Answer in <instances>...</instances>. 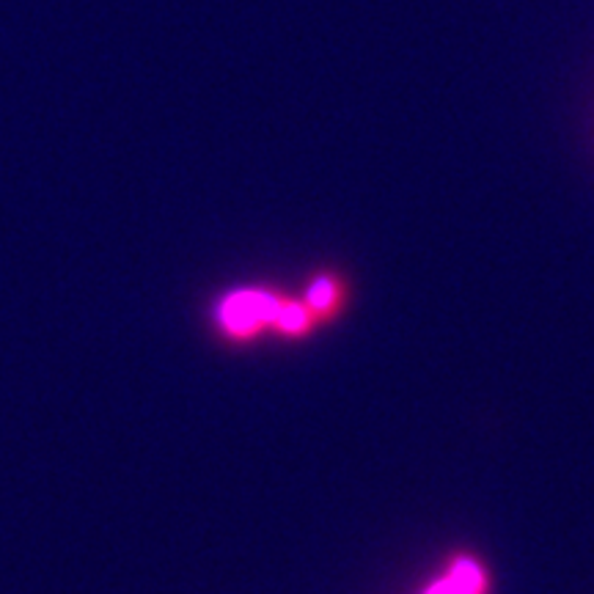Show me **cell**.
Returning <instances> with one entry per match:
<instances>
[{"label": "cell", "instance_id": "obj_1", "mask_svg": "<svg viewBox=\"0 0 594 594\" xmlns=\"http://www.w3.org/2000/svg\"><path fill=\"white\" fill-rule=\"evenodd\" d=\"M281 304L275 297L262 295V292H240L223 304L221 320L223 325L235 333H251L262 322L278 320Z\"/></svg>", "mask_w": 594, "mask_h": 594}, {"label": "cell", "instance_id": "obj_2", "mask_svg": "<svg viewBox=\"0 0 594 594\" xmlns=\"http://www.w3.org/2000/svg\"><path fill=\"white\" fill-rule=\"evenodd\" d=\"M452 581L460 583L468 594H479L482 586H485V578H482L479 567L471 565V561H460L452 572Z\"/></svg>", "mask_w": 594, "mask_h": 594}, {"label": "cell", "instance_id": "obj_3", "mask_svg": "<svg viewBox=\"0 0 594 594\" xmlns=\"http://www.w3.org/2000/svg\"><path fill=\"white\" fill-rule=\"evenodd\" d=\"M278 322H281V328H286V331H300V328H306L309 317H306V311L300 309V306L281 304Z\"/></svg>", "mask_w": 594, "mask_h": 594}, {"label": "cell", "instance_id": "obj_4", "mask_svg": "<svg viewBox=\"0 0 594 594\" xmlns=\"http://www.w3.org/2000/svg\"><path fill=\"white\" fill-rule=\"evenodd\" d=\"M309 300L317 306V309H325V306L333 300V284H328V281H320V284L311 289Z\"/></svg>", "mask_w": 594, "mask_h": 594}]
</instances>
